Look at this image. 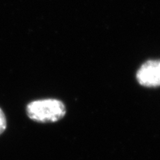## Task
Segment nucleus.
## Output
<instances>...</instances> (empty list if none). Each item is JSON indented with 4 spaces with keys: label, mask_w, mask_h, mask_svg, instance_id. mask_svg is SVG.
Returning a JSON list of instances; mask_svg holds the SVG:
<instances>
[{
    "label": "nucleus",
    "mask_w": 160,
    "mask_h": 160,
    "mask_svg": "<svg viewBox=\"0 0 160 160\" xmlns=\"http://www.w3.org/2000/svg\"><path fill=\"white\" fill-rule=\"evenodd\" d=\"M6 128V118L2 110L0 108V134L3 133Z\"/></svg>",
    "instance_id": "obj_3"
},
{
    "label": "nucleus",
    "mask_w": 160,
    "mask_h": 160,
    "mask_svg": "<svg viewBox=\"0 0 160 160\" xmlns=\"http://www.w3.org/2000/svg\"><path fill=\"white\" fill-rule=\"evenodd\" d=\"M137 79L146 88L160 86V59L148 60L141 65L137 73Z\"/></svg>",
    "instance_id": "obj_2"
},
{
    "label": "nucleus",
    "mask_w": 160,
    "mask_h": 160,
    "mask_svg": "<svg viewBox=\"0 0 160 160\" xmlns=\"http://www.w3.org/2000/svg\"><path fill=\"white\" fill-rule=\"evenodd\" d=\"M30 119L37 122H57L65 117L66 108L62 102L57 99H44L31 102L26 108Z\"/></svg>",
    "instance_id": "obj_1"
}]
</instances>
